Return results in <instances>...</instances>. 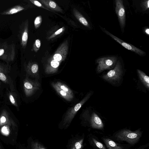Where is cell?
<instances>
[{
  "instance_id": "cell-30",
  "label": "cell",
  "mask_w": 149,
  "mask_h": 149,
  "mask_svg": "<svg viewBox=\"0 0 149 149\" xmlns=\"http://www.w3.org/2000/svg\"><path fill=\"white\" fill-rule=\"evenodd\" d=\"M4 52V50L3 49H0V56L3 55Z\"/></svg>"
},
{
  "instance_id": "cell-5",
  "label": "cell",
  "mask_w": 149,
  "mask_h": 149,
  "mask_svg": "<svg viewBox=\"0 0 149 149\" xmlns=\"http://www.w3.org/2000/svg\"><path fill=\"white\" fill-rule=\"evenodd\" d=\"M10 67L7 65L0 64V80L9 85L12 91L15 90L13 81L9 75Z\"/></svg>"
},
{
  "instance_id": "cell-20",
  "label": "cell",
  "mask_w": 149,
  "mask_h": 149,
  "mask_svg": "<svg viewBox=\"0 0 149 149\" xmlns=\"http://www.w3.org/2000/svg\"><path fill=\"white\" fill-rule=\"evenodd\" d=\"M141 6L143 10H148L149 8V0L142 1L141 3Z\"/></svg>"
},
{
  "instance_id": "cell-28",
  "label": "cell",
  "mask_w": 149,
  "mask_h": 149,
  "mask_svg": "<svg viewBox=\"0 0 149 149\" xmlns=\"http://www.w3.org/2000/svg\"><path fill=\"white\" fill-rule=\"evenodd\" d=\"M144 33L147 35H149V29L148 28H145L144 30Z\"/></svg>"
},
{
  "instance_id": "cell-25",
  "label": "cell",
  "mask_w": 149,
  "mask_h": 149,
  "mask_svg": "<svg viewBox=\"0 0 149 149\" xmlns=\"http://www.w3.org/2000/svg\"><path fill=\"white\" fill-rule=\"evenodd\" d=\"M38 69V66L36 64H33L31 66V71L33 73H36L37 72Z\"/></svg>"
},
{
  "instance_id": "cell-32",
  "label": "cell",
  "mask_w": 149,
  "mask_h": 149,
  "mask_svg": "<svg viewBox=\"0 0 149 149\" xmlns=\"http://www.w3.org/2000/svg\"></svg>"
},
{
  "instance_id": "cell-4",
  "label": "cell",
  "mask_w": 149,
  "mask_h": 149,
  "mask_svg": "<svg viewBox=\"0 0 149 149\" xmlns=\"http://www.w3.org/2000/svg\"><path fill=\"white\" fill-rule=\"evenodd\" d=\"M101 29L107 35L109 36L113 39L120 44L125 48L133 52L140 56L144 55L146 54L145 52L143 50L131 44H129L123 41L121 39L111 33L104 28L101 27Z\"/></svg>"
},
{
  "instance_id": "cell-24",
  "label": "cell",
  "mask_w": 149,
  "mask_h": 149,
  "mask_svg": "<svg viewBox=\"0 0 149 149\" xmlns=\"http://www.w3.org/2000/svg\"><path fill=\"white\" fill-rule=\"evenodd\" d=\"M51 66L54 68H56L58 67L59 65V62L54 60H52L50 62Z\"/></svg>"
},
{
  "instance_id": "cell-6",
  "label": "cell",
  "mask_w": 149,
  "mask_h": 149,
  "mask_svg": "<svg viewBox=\"0 0 149 149\" xmlns=\"http://www.w3.org/2000/svg\"><path fill=\"white\" fill-rule=\"evenodd\" d=\"M115 11L118 17L119 22L121 28L125 26L126 21V15L125 7L122 0H116Z\"/></svg>"
},
{
  "instance_id": "cell-1",
  "label": "cell",
  "mask_w": 149,
  "mask_h": 149,
  "mask_svg": "<svg viewBox=\"0 0 149 149\" xmlns=\"http://www.w3.org/2000/svg\"><path fill=\"white\" fill-rule=\"evenodd\" d=\"M141 133L139 130L132 132L125 129L121 130L116 135L117 139L121 141H125L130 144L133 145L137 143L141 137Z\"/></svg>"
},
{
  "instance_id": "cell-13",
  "label": "cell",
  "mask_w": 149,
  "mask_h": 149,
  "mask_svg": "<svg viewBox=\"0 0 149 149\" xmlns=\"http://www.w3.org/2000/svg\"><path fill=\"white\" fill-rule=\"evenodd\" d=\"M83 139L76 140L72 143L69 149H80L82 147Z\"/></svg>"
},
{
  "instance_id": "cell-16",
  "label": "cell",
  "mask_w": 149,
  "mask_h": 149,
  "mask_svg": "<svg viewBox=\"0 0 149 149\" xmlns=\"http://www.w3.org/2000/svg\"><path fill=\"white\" fill-rule=\"evenodd\" d=\"M28 38V33L27 28H26L22 36V44L23 47L26 46Z\"/></svg>"
},
{
  "instance_id": "cell-29",
  "label": "cell",
  "mask_w": 149,
  "mask_h": 149,
  "mask_svg": "<svg viewBox=\"0 0 149 149\" xmlns=\"http://www.w3.org/2000/svg\"><path fill=\"white\" fill-rule=\"evenodd\" d=\"M60 93L61 95L65 96L66 95V92L64 91L61 90L60 91Z\"/></svg>"
},
{
  "instance_id": "cell-27",
  "label": "cell",
  "mask_w": 149,
  "mask_h": 149,
  "mask_svg": "<svg viewBox=\"0 0 149 149\" xmlns=\"http://www.w3.org/2000/svg\"><path fill=\"white\" fill-rule=\"evenodd\" d=\"M61 88L65 92H66L68 91V89L67 88L64 86H61Z\"/></svg>"
},
{
  "instance_id": "cell-15",
  "label": "cell",
  "mask_w": 149,
  "mask_h": 149,
  "mask_svg": "<svg viewBox=\"0 0 149 149\" xmlns=\"http://www.w3.org/2000/svg\"><path fill=\"white\" fill-rule=\"evenodd\" d=\"M8 97L11 103L16 107H18L16 98L14 93L12 92H9L8 93Z\"/></svg>"
},
{
  "instance_id": "cell-26",
  "label": "cell",
  "mask_w": 149,
  "mask_h": 149,
  "mask_svg": "<svg viewBox=\"0 0 149 149\" xmlns=\"http://www.w3.org/2000/svg\"><path fill=\"white\" fill-rule=\"evenodd\" d=\"M81 105L80 103H78L76 104L74 107V110L75 111H78L81 107Z\"/></svg>"
},
{
  "instance_id": "cell-10",
  "label": "cell",
  "mask_w": 149,
  "mask_h": 149,
  "mask_svg": "<svg viewBox=\"0 0 149 149\" xmlns=\"http://www.w3.org/2000/svg\"><path fill=\"white\" fill-rule=\"evenodd\" d=\"M73 14L77 19L85 26L90 28V25L85 18L76 9H73Z\"/></svg>"
},
{
  "instance_id": "cell-17",
  "label": "cell",
  "mask_w": 149,
  "mask_h": 149,
  "mask_svg": "<svg viewBox=\"0 0 149 149\" xmlns=\"http://www.w3.org/2000/svg\"><path fill=\"white\" fill-rule=\"evenodd\" d=\"M31 149H46L38 142H33L31 144Z\"/></svg>"
},
{
  "instance_id": "cell-22",
  "label": "cell",
  "mask_w": 149,
  "mask_h": 149,
  "mask_svg": "<svg viewBox=\"0 0 149 149\" xmlns=\"http://www.w3.org/2000/svg\"><path fill=\"white\" fill-rule=\"evenodd\" d=\"M30 1L33 4L37 6L38 7L43 8L45 9L50 11V10H49L48 9L45 7L42 4L38 1L35 0H30Z\"/></svg>"
},
{
  "instance_id": "cell-19",
  "label": "cell",
  "mask_w": 149,
  "mask_h": 149,
  "mask_svg": "<svg viewBox=\"0 0 149 149\" xmlns=\"http://www.w3.org/2000/svg\"><path fill=\"white\" fill-rule=\"evenodd\" d=\"M41 45V42L39 39L36 40L33 44V49L36 52H37L39 49Z\"/></svg>"
},
{
  "instance_id": "cell-18",
  "label": "cell",
  "mask_w": 149,
  "mask_h": 149,
  "mask_svg": "<svg viewBox=\"0 0 149 149\" xmlns=\"http://www.w3.org/2000/svg\"><path fill=\"white\" fill-rule=\"evenodd\" d=\"M42 22V18L41 15L37 16L34 21V25L36 29H38L40 26Z\"/></svg>"
},
{
  "instance_id": "cell-21",
  "label": "cell",
  "mask_w": 149,
  "mask_h": 149,
  "mask_svg": "<svg viewBox=\"0 0 149 149\" xmlns=\"http://www.w3.org/2000/svg\"><path fill=\"white\" fill-rule=\"evenodd\" d=\"M65 27L64 26L58 29L56 31L52 34L50 37H49L48 38V39H51L55 37L57 35L60 34L61 33L65 31Z\"/></svg>"
},
{
  "instance_id": "cell-7",
  "label": "cell",
  "mask_w": 149,
  "mask_h": 149,
  "mask_svg": "<svg viewBox=\"0 0 149 149\" xmlns=\"http://www.w3.org/2000/svg\"><path fill=\"white\" fill-rule=\"evenodd\" d=\"M68 50V42L66 40L58 48L53 56V60L59 62L64 59L67 54Z\"/></svg>"
},
{
  "instance_id": "cell-12",
  "label": "cell",
  "mask_w": 149,
  "mask_h": 149,
  "mask_svg": "<svg viewBox=\"0 0 149 149\" xmlns=\"http://www.w3.org/2000/svg\"><path fill=\"white\" fill-rule=\"evenodd\" d=\"M137 72L140 79L145 86L148 88L149 87V77L140 70H137Z\"/></svg>"
},
{
  "instance_id": "cell-14",
  "label": "cell",
  "mask_w": 149,
  "mask_h": 149,
  "mask_svg": "<svg viewBox=\"0 0 149 149\" xmlns=\"http://www.w3.org/2000/svg\"><path fill=\"white\" fill-rule=\"evenodd\" d=\"M24 9V8L23 7L19 6H17L6 12L3 14L5 15L13 14L20 11Z\"/></svg>"
},
{
  "instance_id": "cell-9",
  "label": "cell",
  "mask_w": 149,
  "mask_h": 149,
  "mask_svg": "<svg viewBox=\"0 0 149 149\" xmlns=\"http://www.w3.org/2000/svg\"><path fill=\"white\" fill-rule=\"evenodd\" d=\"M91 125L93 128L102 129L104 125L101 119L95 113H93L91 120Z\"/></svg>"
},
{
  "instance_id": "cell-23",
  "label": "cell",
  "mask_w": 149,
  "mask_h": 149,
  "mask_svg": "<svg viewBox=\"0 0 149 149\" xmlns=\"http://www.w3.org/2000/svg\"><path fill=\"white\" fill-rule=\"evenodd\" d=\"M93 140L96 146L100 149H106L104 146L100 142L98 141L94 138H93Z\"/></svg>"
},
{
  "instance_id": "cell-3",
  "label": "cell",
  "mask_w": 149,
  "mask_h": 149,
  "mask_svg": "<svg viewBox=\"0 0 149 149\" xmlns=\"http://www.w3.org/2000/svg\"><path fill=\"white\" fill-rule=\"evenodd\" d=\"M122 66L120 62L117 61L114 68L110 70L102 77L110 82L115 83L118 81L120 79L122 74Z\"/></svg>"
},
{
  "instance_id": "cell-2",
  "label": "cell",
  "mask_w": 149,
  "mask_h": 149,
  "mask_svg": "<svg viewBox=\"0 0 149 149\" xmlns=\"http://www.w3.org/2000/svg\"><path fill=\"white\" fill-rule=\"evenodd\" d=\"M116 56L104 57L98 58L96 61L97 64V71L98 73L110 69L113 67L117 61Z\"/></svg>"
},
{
  "instance_id": "cell-31",
  "label": "cell",
  "mask_w": 149,
  "mask_h": 149,
  "mask_svg": "<svg viewBox=\"0 0 149 149\" xmlns=\"http://www.w3.org/2000/svg\"><path fill=\"white\" fill-rule=\"evenodd\" d=\"M0 149H2V148L0 145Z\"/></svg>"
},
{
  "instance_id": "cell-11",
  "label": "cell",
  "mask_w": 149,
  "mask_h": 149,
  "mask_svg": "<svg viewBox=\"0 0 149 149\" xmlns=\"http://www.w3.org/2000/svg\"><path fill=\"white\" fill-rule=\"evenodd\" d=\"M103 140L108 149H123L115 142L109 139H104Z\"/></svg>"
},
{
  "instance_id": "cell-8",
  "label": "cell",
  "mask_w": 149,
  "mask_h": 149,
  "mask_svg": "<svg viewBox=\"0 0 149 149\" xmlns=\"http://www.w3.org/2000/svg\"><path fill=\"white\" fill-rule=\"evenodd\" d=\"M40 1L46 7L55 11L62 12L63 10L54 1L51 0H40Z\"/></svg>"
}]
</instances>
